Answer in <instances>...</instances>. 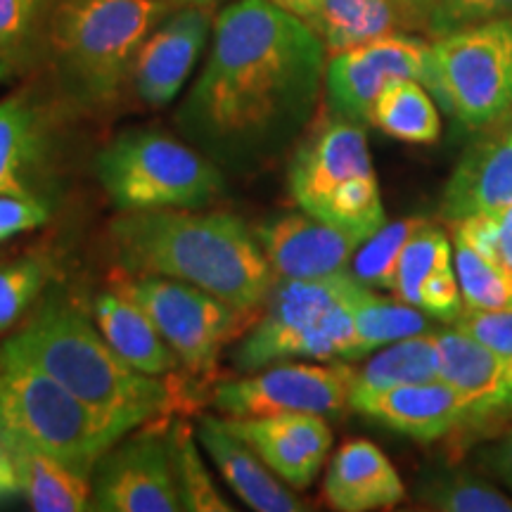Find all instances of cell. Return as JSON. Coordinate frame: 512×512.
<instances>
[{
	"mask_svg": "<svg viewBox=\"0 0 512 512\" xmlns=\"http://www.w3.org/2000/svg\"><path fill=\"white\" fill-rule=\"evenodd\" d=\"M316 31L275 0H235L214 19V43L176 124L228 174H254L287 150L325 79Z\"/></svg>",
	"mask_w": 512,
	"mask_h": 512,
	"instance_id": "6da1fadb",
	"label": "cell"
},
{
	"mask_svg": "<svg viewBox=\"0 0 512 512\" xmlns=\"http://www.w3.org/2000/svg\"><path fill=\"white\" fill-rule=\"evenodd\" d=\"M110 247L119 271L181 280L238 309H259L278 280L256 235L228 211H124L110 223Z\"/></svg>",
	"mask_w": 512,
	"mask_h": 512,
	"instance_id": "7a4b0ae2",
	"label": "cell"
},
{
	"mask_svg": "<svg viewBox=\"0 0 512 512\" xmlns=\"http://www.w3.org/2000/svg\"><path fill=\"white\" fill-rule=\"evenodd\" d=\"M5 347L126 430L159 418L171 403L159 377L128 366L98 325L64 297L48 299Z\"/></svg>",
	"mask_w": 512,
	"mask_h": 512,
	"instance_id": "3957f363",
	"label": "cell"
},
{
	"mask_svg": "<svg viewBox=\"0 0 512 512\" xmlns=\"http://www.w3.org/2000/svg\"><path fill=\"white\" fill-rule=\"evenodd\" d=\"M169 10L164 0H53L46 50L64 98L86 112L112 107Z\"/></svg>",
	"mask_w": 512,
	"mask_h": 512,
	"instance_id": "277c9868",
	"label": "cell"
},
{
	"mask_svg": "<svg viewBox=\"0 0 512 512\" xmlns=\"http://www.w3.org/2000/svg\"><path fill=\"white\" fill-rule=\"evenodd\" d=\"M128 432L27 358L0 347V434L10 451L46 453L91 475Z\"/></svg>",
	"mask_w": 512,
	"mask_h": 512,
	"instance_id": "5b68a950",
	"label": "cell"
},
{
	"mask_svg": "<svg viewBox=\"0 0 512 512\" xmlns=\"http://www.w3.org/2000/svg\"><path fill=\"white\" fill-rule=\"evenodd\" d=\"M366 290L351 273L328 278H278L264 316L233 351V366L254 373L287 358H363L351 304Z\"/></svg>",
	"mask_w": 512,
	"mask_h": 512,
	"instance_id": "8992f818",
	"label": "cell"
},
{
	"mask_svg": "<svg viewBox=\"0 0 512 512\" xmlns=\"http://www.w3.org/2000/svg\"><path fill=\"white\" fill-rule=\"evenodd\" d=\"M121 211L204 209L223 192V171L200 150L159 131H126L95 159Z\"/></svg>",
	"mask_w": 512,
	"mask_h": 512,
	"instance_id": "52a82bcc",
	"label": "cell"
},
{
	"mask_svg": "<svg viewBox=\"0 0 512 512\" xmlns=\"http://www.w3.org/2000/svg\"><path fill=\"white\" fill-rule=\"evenodd\" d=\"M425 88L470 131L501 121L512 110V15L439 36Z\"/></svg>",
	"mask_w": 512,
	"mask_h": 512,
	"instance_id": "ba28073f",
	"label": "cell"
},
{
	"mask_svg": "<svg viewBox=\"0 0 512 512\" xmlns=\"http://www.w3.org/2000/svg\"><path fill=\"white\" fill-rule=\"evenodd\" d=\"M112 290L121 292L147 313L192 375H209L221 351L247 330L256 313L162 275L119 271Z\"/></svg>",
	"mask_w": 512,
	"mask_h": 512,
	"instance_id": "9c48e42d",
	"label": "cell"
},
{
	"mask_svg": "<svg viewBox=\"0 0 512 512\" xmlns=\"http://www.w3.org/2000/svg\"><path fill=\"white\" fill-rule=\"evenodd\" d=\"M356 370L342 363H278L261 373L216 384L211 406L226 418L273 413L337 415L349 408Z\"/></svg>",
	"mask_w": 512,
	"mask_h": 512,
	"instance_id": "30bf717a",
	"label": "cell"
},
{
	"mask_svg": "<svg viewBox=\"0 0 512 512\" xmlns=\"http://www.w3.org/2000/svg\"><path fill=\"white\" fill-rule=\"evenodd\" d=\"M430 46L411 34H387L330 55L325 64V93L335 117L370 124V112L384 86L415 79L425 86Z\"/></svg>",
	"mask_w": 512,
	"mask_h": 512,
	"instance_id": "8fae6325",
	"label": "cell"
},
{
	"mask_svg": "<svg viewBox=\"0 0 512 512\" xmlns=\"http://www.w3.org/2000/svg\"><path fill=\"white\" fill-rule=\"evenodd\" d=\"M91 510H183L169 437L143 432L126 441L119 439L95 465Z\"/></svg>",
	"mask_w": 512,
	"mask_h": 512,
	"instance_id": "7c38bea8",
	"label": "cell"
},
{
	"mask_svg": "<svg viewBox=\"0 0 512 512\" xmlns=\"http://www.w3.org/2000/svg\"><path fill=\"white\" fill-rule=\"evenodd\" d=\"M211 29V8L183 5L150 31L131 74L133 91L143 105L162 110L176 100L207 46Z\"/></svg>",
	"mask_w": 512,
	"mask_h": 512,
	"instance_id": "4fadbf2b",
	"label": "cell"
},
{
	"mask_svg": "<svg viewBox=\"0 0 512 512\" xmlns=\"http://www.w3.org/2000/svg\"><path fill=\"white\" fill-rule=\"evenodd\" d=\"M370 174H375V169L366 128L335 117L316 128L294 152L290 192L302 211L316 216L342 185Z\"/></svg>",
	"mask_w": 512,
	"mask_h": 512,
	"instance_id": "5bb4252c",
	"label": "cell"
},
{
	"mask_svg": "<svg viewBox=\"0 0 512 512\" xmlns=\"http://www.w3.org/2000/svg\"><path fill=\"white\" fill-rule=\"evenodd\" d=\"M221 420L275 475L297 489L311 486L332 446L328 420L318 413H273Z\"/></svg>",
	"mask_w": 512,
	"mask_h": 512,
	"instance_id": "9a60e30c",
	"label": "cell"
},
{
	"mask_svg": "<svg viewBox=\"0 0 512 512\" xmlns=\"http://www.w3.org/2000/svg\"><path fill=\"white\" fill-rule=\"evenodd\" d=\"M256 240L275 278L313 280L349 273L363 238L311 214H283L261 223Z\"/></svg>",
	"mask_w": 512,
	"mask_h": 512,
	"instance_id": "2e32d148",
	"label": "cell"
},
{
	"mask_svg": "<svg viewBox=\"0 0 512 512\" xmlns=\"http://www.w3.org/2000/svg\"><path fill=\"white\" fill-rule=\"evenodd\" d=\"M349 408L415 441H437L479 420L475 406L441 380L351 392Z\"/></svg>",
	"mask_w": 512,
	"mask_h": 512,
	"instance_id": "e0dca14e",
	"label": "cell"
},
{
	"mask_svg": "<svg viewBox=\"0 0 512 512\" xmlns=\"http://www.w3.org/2000/svg\"><path fill=\"white\" fill-rule=\"evenodd\" d=\"M512 204V133L477 140L465 150L444 190L441 211L448 223L505 209Z\"/></svg>",
	"mask_w": 512,
	"mask_h": 512,
	"instance_id": "ac0fdd59",
	"label": "cell"
},
{
	"mask_svg": "<svg viewBox=\"0 0 512 512\" xmlns=\"http://www.w3.org/2000/svg\"><path fill=\"white\" fill-rule=\"evenodd\" d=\"M290 12L316 31L330 55L387 34L425 29V19L406 0H299Z\"/></svg>",
	"mask_w": 512,
	"mask_h": 512,
	"instance_id": "d6986e66",
	"label": "cell"
},
{
	"mask_svg": "<svg viewBox=\"0 0 512 512\" xmlns=\"http://www.w3.org/2000/svg\"><path fill=\"white\" fill-rule=\"evenodd\" d=\"M323 494L342 512L389 510L406 498V484L373 441L351 439L330 460Z\"/></svg>",
	"mask_w": 512,
	"mask_h": 512,
	"instance_id": "ffe728a7",
	"label": "cell"
},
{
	"mask_svg": "<svg viewBox=\"0 0 512 512\" xmlns=\"http://www.w3.org/2000/svg\"><path fill=\"white\" fill-rule=\"evenodd\" d=\"M197 441L240 501L256 512H299L306 505L275 477V472L223 425V420L202 415Z\"/></svg>",
	"mask_w": 512,
	"mask_h": 512,
	"instance_id": "44dd1931",
	"label": "cell"
},
{
	"mask_svg": "<svg viewBox=\"0 0 512 512\" xmlns=\"http://www.w3.org/2000/svg\"><path fill=\"white\" fill-rule=\"evenodd\" d=\"M439 380L451 384L475 406L479 418L503 408L512 394V358L494 351L467 332H437Z\"/></svg>",
	"mask_w": 512,
	"mask_h": 512,
	"instance_id": "7402d4cb",
	"label": "cell"
},
{
	"mask_svg": "<svg viewBox=\"0 0 512 512\" xmlns=\"http://www.w3.org/2000/svg\"><path fill=\"white\" fill-rule=\"evenodd\" d=\"M95 325L107 344L143 375H169L178 368L176 351L159 335L147 313L117 290L95 299Z\"/></svg>",
	"mask_w": 512,
	"mask_h": 512,
	"instance_id": "603a6c76",
	"label": "cell"
},
{
	"mask_svg": "<svg viewBox=\"0 0 512 512\" xmlns=\"http://www.w3.org/2000/svg\"><path fill=\"white\" fill-rule=\"evenodd\" d=\"M19 489L38 512H83L91 508V475L38 451H12Z\"/></svg>",
	"mask_w": 512,
	"mask_h": 512,
	"instance_id": "cb8c5ba5",
	"label": "cell"
},
{
	"mask_svg": "<svg viewBox=\"0 0 512 512\" xmlns=\"http://www.w3.org/2000/svg\"><path fill=\"white\" fill-rule=\"evenodd\" d=\"M370 124L401 143L432 145L441 136L437 102L430 91L415 79H399L384 86L377 95Z\"/></svg>",
	"mask_w": 512,
	"mask_h": 512,
	"instance_id": "d4e9b609",
	"label": "cell"
},
{
	"mask_svg": "<svg viewBox=\"0 0 512 512\" xmlns=\"http://www.w3.org/2000/svg\"><path fill=\"white\" fill-rule=\"evenodd\" d=\"M441 356L437 332H422L387 344L361 370H356L354 392H380L399 384L439 380Z\"/></svg>",
	"mask_w": 512,
	"mask_h": 512,
	"instance_id": "484cf974",
	"label": "cell"
},
{
	"mask_svg": "<svg viewBox=\"0 0 512 512\" xmlns=\"http://www.w3.org/2000/svg\"><path fill=\"white\" fill-rule=\"evenodd\" d=\"M53 0H0V79H10L46 46Z\"/></svg>",
	"mask_w": 512,
	"mask_h": 512,
	"instance_id": "4316f807",
	"label": "cell"
},
{
	"mask_svg": "<svg viewBox=\"0 0 512 512\" xmlns=\"http://www.w3.org/2000/svg\"><path fill=\"white\" fill-rule=\"evenodd\" d=\"M351 316H354L363 356L392 342H399V339L432 332L425 311L401 302V299L399 302H389V299L375 297L370 287L358 294L356 302L351 304Z\"/></svg>",
	"mask_w": 512,
	"mask_h": 512,
	"instance_id": "83f0119b",
	"label": "cell"
},
{
	"mask_svg": "<svg viewBox=\"0 0 512 512\" xmlns=\"http://www.w3.org/2000/svg\"><path fill=\"white\" fill-rule=\"evenodd\" d=\"M427 508L444 512H512V498L479 475L465 470L434 472L418 484Z\"/></svg>",
	"mask_w": 512,
	"mask_h": 512,
	"instance_id": "f1b7e54d",
	"label": "cell"
},
{
	"mask_svg": "<svg viewBox=\"0 0 512 512\" xmlns=\"http://www.w3.org/2000/svg\"><path fill=\"white\" fill-rule=\"evenodd\" d=\"M422 226H427V221L420 219V216H408V219L396 223H384L377 233L363 240L361 247L356 249L349 273L366 287L394 292L396 268H399L403 247L408 245V240Z\"/></svg>",
	"mask_w": 512,
	"mask_h": 512,
	"instance_id": "f546056e",
	"label": "cell"
},
{
	"mask_svg": "<svg viewBox=\"0 0 512 512\" xmlns=\"http://www.w3.org/2000/svg\"><path fill=\"white\" fill-rule=\"evenodd\" d=\"M453 264L465 309H508L512 306V275L489 256L477 252L453 233Z\"/></svg>",
	"mask_w": 512,
	"mask_h": 512,
	"instance_id": "4dcf8cb0",
	"label": "cell"
},
{
	"mask_svg": "<svg viewBox=\"0 0 512 512\" xmlns=\"http://www.w3.org/2000/svg\"><path fill=\"white\" fill-rule=\"evenodd\" d=\"M171 456H174V470L181 494L183 510L190 512H230L233 505L223 501L214 482H211L207 467L202 463L200 448H197V434L192 432L188 422H176L169 434Z\"/></svg>",
	"mask_w": 512,
	"mask_h": 512,
	"instance_id": "1f68e13d",
	"label": "cell"
},
{
	"mask_svg": "<svg viewBox=\"0 0 512 512\" xmlns=\"http://www.w3.org/2000/svg\"><path fill=\"white\" fill-rule=\"evenodd\" d=\"M36 138V114L24 95L0 100V195H27L22 169Z\"/></svg>",
	"mask_w": 512,
	"mask_h": 512,
	"instance_id": "d6a6232c",
	"label": "cell"
},
{
	"mask_svg": "<svg viewBox=\"0 0 512 512\" xmlns=\"http://www.w3.org/2000/svg\"><path fill=\"white\" fill-rule=\"evenodd\" d=\"M453 264V249L451 240L446 238L444 230L434 228L427 223L418 233L408 240L403 247V254L396 268V283L394 294L401 302L418 306L420 287L437 268Z\"/></svg>",
	"mask_w": 512,
	"mask_h": 512,
	"instance_id": "836d02e7",
	"label": "cell"
},
{
	"mask_svg": "<svg viewBox=\"0 0 512 512\" xmlns=\"http://www.w3.org/2000/svg\"><path fill=\"white\" fill-rule=\"evenodd\" d=\"M48 278V268L38 259H22L0 268V335L29 309Z\"/></svg>",
	"mask_w": 512,
	"mask_h": 512,
	"instance_id": "e575fe53",
	"label": "cell"
},
{
	"mask_svg": "<svg viewBox=\"0 0 512 512\" xmlns=\"http://www.w3.org/2000/svg\"><path fill=\"white\" fill-rule=\"evenodd\" d=\"M453 233L501 264L512 275V204L505 209L451 223Z\"/></svg>",
	"mask_w": 512,
	"mask_h": 512,
	"instance_id": "d590c367",
	"label": "cell"
},
{
	"mask_svg": "<svg viewBox=\"0 0 512 512\" xmlns=\"http://www.w3.org/2000/svg\"><path fill=\"white\" fill-rule=\"evenodd\" d=\"M510 15L512 0H437L427 17V31L439 38Z\"/></svg>",
	"mask_w": 512,
	"mask_h": 512,
	"instance_id": "8d00e7d4",
	"label": "cell"
},
{
	"mask_svg": "<svg viewBox=\"0 0 512 512\" xmlns=\"http://www.w3.org/2000/svg\"><path fill=\"white\" fill-rule=\"evenodd\" d=\"M418 309L427 316L444 320V323H456L465 309L463 292H460L458 275L453 264H446L434 271L420 287Z\"/></svg>",
	"mask_w": 512,
	"mask_h": 512,
	"instance_id": "74e56055",
	"label": "cell"
},
{
	"mask_svg": "<svg viewBox=\"0 0 512 512\" xmlns=\"http://www.w3.org/2000/svg\"><path fill=\"white\" fill-rule=\"evenodd\" d=\"M456 328L512 358V306L508 309H463Z\"/></svg>",
	"mask_w": 512,
	"mask_h": 512,
	"instance_id": "f35d334b",
	"label": "cell"
},
{
	"mask_svg": "<svg viewBox=\"0 0 512 512\" xmlns=\"http://www.w3.org/2000/svg\"><path fill=\"white\" fill-rule=\"evenodd\" d=\"M48 221V209L29 195H0V242Z\"/></svg>",
	"mask_w": 512,
	"mask_h": 512,
	"instance_id": "ab89813d",
	"label": "cell"
},
{
	"mask_svg": "<svg viewBox=\"0 0 512 512\" xmlns=\"http://www.w3.org/2000/svg\"><path fill=\"white\" fill-rule=\"evenodd\" d=\"M479 465L484 467V472H489L491 477H496L498 482L512 491V432L484 446L479 451Z\"/></svg>",
	"mask_w": 512,
	"mask_h": 512,
	"instance_id": "60d3db41",
	"label": "cell"
},
{
	"mask_svg": "<svg viewBox=\"0 0 512 512\" xmlns=\"http://www.w3.org/2000/svg\"><path fill=\"white\" fill-rule=\"evenodd\" d=\"M12 491H19L17 465L8 441H5L3 434H0V496L12 494Z\"/></svg>",
	"mask_w": 512,
	"mask_h": 512,
	"instance_id": "b9f144b4",
	"label": "cell"
},
{
	"mask_svg": "<svg viewBox=\"0 0 512 512\" xmlns=\"http://www.w3.org/2000/svg\"><path fill=\"white\" fill-rule=\"evenodd\" d=\"M408 5H411V8L418 12V15L425 19V29H427V17H430V10L434 8V3H437V0H406Z\"/></svg>",
	"mask_w": 512,
	"mask_h": 512,
	"instance_id": "7bdbcfd3",
	"label": "cell"
},
{
	"mask_svg": "<svg viewBox=\"0 0 512 512\" xmlns=\"http://www.w3.org/2000/svg\"><path fill=\"white\" fill-rule=\"evenodd\" d=\"M164 3H169L171 8H183V5H197V8H211V5L219 3V0H164Z\"/></svg>",
	"mask_w": 512,
	"mask_h": 512,
	"instance_id": "ee69618b",
	"label": "cell"
},
{
	"mask_svg": "<svg viewBox=\"0 0 512 512\" xmlns=\"http://www.w3.org/2000/svg\"><path fill=\"white\" fill-rule=\"evenodd\" d=\"M275 3H278V5H283V8H287V10H292L294 5L299 3V0H275Z\"/></svg>",
	"mask_w": 512,
	"mask_h": 512,
	"instance_id": "f6af8a7d",
	"label": "cell"
},
{
	"mask_svg": "<svg viewBox=\"0 0 512 512\" xmlns=\"http://www.w3.org/2000/svg\"><path fill=\"white\" fill-rule=\"evenodd\" d=\"M503 408H508V411H512V394H510V399L503 403Z\"/></svg>",
	"mask_w": 512,
	"mask_h": 512,
	"instance_id": "bcb514c9",
	"label": "cell"
},
{
	"mask_svg": "<svg viewBox=\"0 0 512 512\" xmlns=\"http://www.w3.org/2000/svg\"><path fill=\"white\" fill-rule=\"evenodd\" d=\"M505 128H508V131L512 133V119H510V124H508V126H505Z\"/></svg>",
	"mask_w": 512,
	"mask_h": 512,
	"instance_id": "7dc6e473",
	"label": "cell"
}]
</instances>
